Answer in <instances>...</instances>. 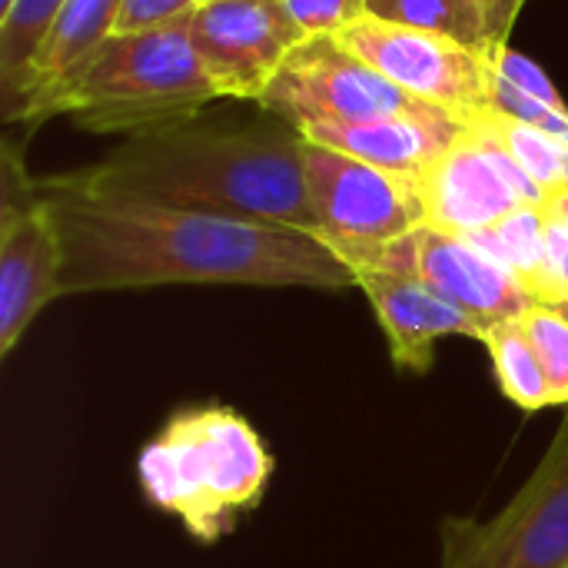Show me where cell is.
Masks as SVG:
<instances>
[{
  "instance_id": "1",
  "label": "cell",
  "mask_w": 568,
  "mask_h": 568,
  "mask_svg": "<svg viewBox=\"0 0 568 568\" xmlns=\"http://www.w3.org/2000/svg\"><path fill=\"white\" fill-rule=\"evenodd\" d=\"M57 216L63 240L60 300L173 283L346 290L356 273L313 233L173 210L156 203L100 200L30 180Z\"/></svg>"
},
{
  "instance_id": "2",
  "label": "cell",
  "mask_w": 568,
  "mask_h": 568,
  "mask_svg": "<svg viewBox=\"0 0 568 568\" xmlns=\"http://www.w3.org/2000/svg\"><path fill=\"white\" fill-rule=\"evenodd\" d=\"M43 180L83 196L276 223L316 236L296 130H196L186 123L133 136L93 166Z\"/></svg>"
},
{
  "instance_id": "3",
  "label": "cell",
  "mask_w": 568,
  "mask_h": 568,
  "mask_svg": "<svg viewBox=\"0 0 568 568\" xmlns=\"http://www.w3.org/2000/svg\"><path fill=\"white\" fill-rule=\"evenodd\" d=\"M213 100H220V90L180 20L156 30L113 33L43 100L33 123L63 113L90 133L146 136L186 126Z\"/></svg>"
},
{
  "instance_id": "4",
  "label": "cell",
  "mask_w": 568,
  "mask_h": 568,
  "mask_svg": "<svg viewBox=\"0 0 568 568\" xmlns=\"http://www.w3.org/2000/svg\"><path fill=\"white\" fill-rule=\"evenodd\" d=\"M143 496L213 546L233 532L273 476V456L253 423L230 406H186L140 449Z\"/></svg>"
},
{
  "instance_id": "5",
  "label": "cell",
  "mask_w": 568,
  "mask_h": 568,
  "mask_svg": "<svg viewBox=\"0 0 568 568\" xmlns=\"http://www.w3.org/2000/svg\"><path fill=\"white\" fill-rule=\"evenodd\" d=\"M306 196L316 236L356 273L423 223L413 180L303 140Z\"/></svg>"
},
{
  "instance_id": "6",
  "label": "cell",
  "mask_w": 568,
  "mask_h": 568,
  "mask_svg": "<svg viewBox=\"0 0 568 568\" xmlns=\"http://www.w3.org/2000/svg\"><path fill=\"white\" fill-rule=\"evenodd\" d=\"M439 568H568V409L536 473L496 519L443 523Z\"/></svg>"
},
{
  "instance_id": "7",
  "label": "cell",
  "mask_w": 568,
  "mask_h": 568,
  "mask_svg": "<svg viewBox=\"0 0 568 568\" xmlns=\"http://www.w3.org/2000/svg\"><path fill=\"white\" fill-rule=\"evenodd\" d=\"M336 40L359 53L399 90L456 116L459 123H473L493 110L496 70L489 50L483 47L373 13L346 27Z\"/></svg>"
},
{
  "instance_id": "8",
  "label": "cell",
  "mask_w": 568,
  "mask_h": 568,
  "mask_svg": "<svg viewBox=\"0 0 568 568\" xmlns=\"http://www.w3.org/2000/svg\"><path fill=\"white\" fill-rule=\"evenodd\" d=\"M260 106L283 116L293 130L306 123H356L436 110L399 90L336 37L303 40L276 70Z\"/></svg>"
},
{
  "instance_id": "9",
  "label": "cell",
  "mask_w": 568,
  "mask_h": 568,
  "mask_svg": "<svg viewBox=\"0 0 568 568\" xmlns=\"http://www.w3.org/2000/svg\"><path fill=\"white\" fill-rule=\"evenodd\" d=\"M413 190L423 223L476 236L519 206H542L546 190L483 130L466 126L419 176Z\"/></svg>"
},
{
  "instance_id": "10",
  "label": "cell",
  "mask_w": 568,
  "mask_h": 568,
  "mask_svg": "<svg viewBox=\"0 0 568 568\" xmlns=\"http://www.w3.org/2000/svg\"><path fill=\"white\" fill-rule=\"evenodd\" d=\"M183 23L220 97L256 103L283 60L310 40L283 0H203Z\"/></svg>"
},
{
  "instance_id": "11",
  "label": "cell",
  "mask_w": 568,
  "mask_h": 568,
  "mask_svg": "<svg viewBox=\"0 0 568 568\" xmlns=\"http://www.w3.org/2000/svg\"><path fill=\"white\" fill-rule=\"evenodd\" d=\"M373 266L423 280L429 290H436L443 300L459 306L486 329L493 323L523 316L536 303L532 293L469 236H456L429 223H419L396 243L383 246L376 260L363 270Z\"/></svg>"
},
{
  "instance_id": "12",
  "label": "cell",
  "mask_w": 568,
  "mask_h": 568,
  "mask_svg": "<svg viewBox=\"0 0 568 568\" xmlns=\"http://www.w3.org/2000/svg\"><path fill=\"white\" fill-rule=\"evenodd\" d=\"M63 240L57 216L23 176L7 173V196L0 210V359L27 336L47 303L60 300Z\"/></svg>"
},
{
  "instance_id": "13",
  "label": "cell",
  "mask_w": 568,
  "mask_h": 568,
  "mask_svg": "<svg viewBox=\"0 0 568 568\" xmlns=\"http://www.w3.org/2000/svg\"><path fill=\"white\" fill-rule=\"evenodd\" d=\"M356 286L366 293L396 369L403 373H429L433 349L443 336L486 339V326L466 316L459 306L443 300L423 280L393 270H356Z\"/></svg>"
},
{
  "instance_id": "14",
  "label": "cell",
  "mask_w": 568,
  "mask_h": 568,
  "mask_svg": "<svg viewBox=\"0 0 568 568\" xmlns=\"http://www.w3.org/2000/svg\"><path fill=\"white\" fill-rule=\"evenodd\" d=\"M466 123L443 110L429 113H403V116H376L356 123H306L296 133L310 143L339 150L396 176H419L459 133Z\"/></svg>"
},
{
  "instance_id": "15",
  "label": "cell",
  "mask_w": 568,
  "mask_h": 568,
  "mask_svg": "<svg viewBox=\"0 0 568 568\" xmlns=\"http://www.w3.org/2000/svg\"><path fill=\"white\" fill-rule=\"evenodd\" d=\"M123 0H67L30 60L17 90L3 100V113L10 123H33L43 100L67 83V77L116 33Z\"/></svg>"
},
{
  "instance_id": "16",
  "label": "cell",
  "mask_w": 568,
  "mask_h": 568,
  "mask_svg": "<svg viewBox=\"0 0 568 568\" xmlns=\"http://www.w3.org/2000/svg\"><path fill=\"white\" fill-rule=\"evenodd\" d=\"M496 263H503L536 303H556V283L549 266V213L546 206H519L496 226L469 236Z\"/></svg>"
},
{
  "instance_id": "17",
  "label": "cell",
  "mask_w": 568,
  "mask_h": 568,
  "mask_svg": "<svg viewBox=\"0 0 568 568\" xmlns=\"http://www.w3.org/2000/svg\"><path fill=\"white\" fill-rule=\"evenodd\" d=\"M483 346L489 349L496 383L513 406H519L523 413H542V409L556 406L546 366H542L519 316L493 323L486 329Z\"/></svg>"
},
{
  "instance_id": "18",
  "label": "cell",
  "mask_w": 568,
  "mask_h": 568,
  "mask_svg": "<svg viewBox=\"0 0 568 568\" xmlns=\"http://www.w3.org/2000/svg\"><path fill=\"white\" fill-rule=\"evenodd\" d=\"M466 126H476L486 136H493L546 190V196L556 190H568V150L549 133H542L516 116H506L499 110H489Z\"/></svg>"
},
{
  "instance_id": "19",
  "label": "cell",
  "mask_w": 568,
  "mask_h": 568,
  "mask_svg": "<svg viewBox=\"0 0 568 568\" xmlns=\"http://www.w3.org/2000/svg\"><path fill=\"white\" fill-rule=\"evenodd\" d=\"M67 0H13L0 13V83L3 100L23 80L30 60L37 57L40 43L47 40L60 7Z\"/></svg>"
},
{
  "instance_id": "20",
  "label": "cell",
  "mask_w": 568,
  "mask_h": 568,
  "mask_svg": "<svg viewBox=\"0 0 568 568\" xmlns=\"http://www.w3.org/2000/svg\"><path fill=\"white\" fill-rule=\"evenodd\" d=\"M369 13L393 23L449 33L463 43L493 50L476 0H369Z\"/></svg>"
},
{
  "instance_id": "21",
  "label": "cell",
  "mask_w": 568,
  "mask_h": 568,
  "mask_svg": "<svg viewBox=\"0 0 568 568\" xmlns=\"http://www.w3.org/2000/svg\"><path fill=\"white\" fill-rule=\"evenodd\" d=\"M519 320L546 366V376L552 386V403L568 409V313L562 306L532 303Z\"/></svg>"
},
{
  "instance_id": "22",
  "label": "cell",
  "mask_w": 568,
  "mask_h": 568,
  "mask_svg": "<svg viewBox=\"0 0 568 568\" xmlns=\"http://www.w3.org/2000/svg\"><path fill=\"white\" fill-rule=\"evenodd\" d=\"M283 3L310 37H339L346 27L369 17V0H283Z\"/></svg>"
},
{
  "instance_id": "23",
  "label": "cell",
  "mask_w": 568,
  "mask_h": 568,
  "mask_svg": "<svg viewBox=\"0 0 568 568\" xmlns=\"http://www.w3.org/2000/svg\"><path fill=\"white\" fill-rule=\"evenodd\" d=\"M489 57H493V70H496V77H503V80H506V83H513L516 90H523V93H529V97H536V100H542V103H549V106L568 110L566 100H562V93L556 90V83L546 77V70H542L539 63H532L529 57H523V53H519V50H513L509 43H503V47L489 50Z\"/></svg>"
},
{
  "instance_id": "24",
  "label": "cell",
  "mask_w": 568,
  "mask_h": 568,
  "mask_svg": "<svg viewBox=\"0 0 568 568\" xmlns=\"http://www.w3.org/2000/svg\"><path fill=\"white\" fill-rule=\"evenodd\" d=\"M203 0H123L116 17V33H140L186 20Z\"/></svg>"
},
{
  "instance_id": "25",
  "label": "cell",
  "mask_w": 568,
  "mask_h": 568,
  "mask_svg": "<svg viewBox=\"0 0 568 568\" xmlns=\"http://www.w3.org/2000/svg\"><path fill=\"white\" fill-rule=\"evenodd\" d=\"M479 10H483V23H486V33H489V43L493 50L509 43V33L519 20V10L526 7V0H476Z\"/></svg>"
},
{
  "instance_id": "26",
  "label": "cell",
  "mask_w": 568,
  "mask_h": 568,
  "mask_svg": "<svg viewBox=\"0 0 568 568\" xmlns=\"http://www.w3.org/2000/svg\"><path fill=\"white\" fill-rule=\"evenodd\" d=\"M542 206H546V213H549L552 220H559L562 226H568V190H556V193H549Z\"/></svg>"
},
{
  "instance_id": "27",
  "label": "cell",
  "mask_w": 568,
  "mask_h": 568,
  "mask_svg": "<svg viewBox=\"0 0 568 568\" xmlns=\"http://www.w3.org/2000/svg\"><path fill=\"white\" fill-rule=\"evenodd\" d=\"M10 3H13V0H0V13H3V10H7Z\"/></svg>"
},
{
  "instance_id": "28",
  "label": "cell",
  "mask_w": 568,
  "mask_h": 568,
  "mask_svg": "<svg viewBox=\"0 0 568 568\" xmlns=\"http://www.w3.org/2000/svg\"><path fill=\"white\" fill-rule=\"evenodd\" d=\"M566 313H568V310H566Z\"/></svg>"
}]
</instances>
